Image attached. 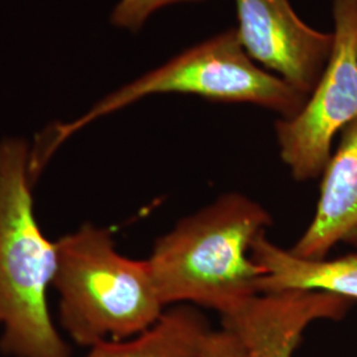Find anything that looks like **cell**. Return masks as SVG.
<instances>
[{"label":"cell","instance_id":"6da1fadb","mask_svg":"<svg viewBox=\"0 0 357 357\" xmlns=\"http://www.w3.org/2000/svg\"><path fill=\"white\" fill-rule=\"evenodd\" d=\"M270 225L268 211L238 192L184 217L158 238L147 259L162 303L224 315L259 294L265 270L253 261L252 245Z\"/></svg>","mask_w":357,"mask_h":357},{"label":"cell","instance_id":"7a4b0ae2","mask_svg":"<svg viewBox=\"0 0 357 357\" xmlns=\"http://www.w3.org/2000/svg\"><path fill=\"white\" fill-rule=\"evenodd\" d=\"M29 159L26 142L0 143V351L11 357H70L47 301L57 246L35 216Z\"/></svg>","mask_w":357,"mask_h":357},{"label":"cell","instance_id":"3957f363","mask_svg":"<svg viewBox=\"0 0 357 357\" xmlns=\"http://www.w3.org/2000/svg\"><path fill=\"white\" fill-rule=\"evenodd\" d=\"M56 246L60 323L76 344L126 340L166 311L147 261L118 253L109 230L85 224Z\"/></svg>","mask_w":357,"mask_h":357},{"label":"cell","instance_id":"277c9868","mask_svg":"<svg viewBox=\"0 0 357 357\" xmlns=\"http://www.w3.org/2000/svg\"><path fill=\"white\" fill-rule=\"evenodd\" d=\"M166 93L193 94L221 102L253 103L281 118L294 116L307 101V96L281 77L255 64L243 48L237 28H230L105 97L76 121L51 128L44 146L31 155L32 171L40 175L53 153L93 121L144 97Z\"/></svg>","mask_w":357,"mask_h":357},{"label":"cell","instance_id":"5b68a950","mask_svg":"<svg viewBox=\"0 0 357 357\" xmlns=\"http://www.w3.org/2000/svg\"><path fill=\"white\" fill-rule=\"evenodd\" d=\"M331 56L303 107L275 123L282 160L298 181L321 175L332 142L357 119V0H333Z\"/></svg>","mask_w":357,"mask_h":357},{"label":"cell","instance_id":"8992f818","mask_svg":"<svg viewBox=\"0 0 357 357\" xmlns=\"http://www.w3.org/2000/svg\"><path fill=\"white\" fill-rule=\"evenodd\" d=\"M234 1L245 51L308 97L331 56L333 35L307 26L290 0Z\"/></svg>","mask_w":357,"mask_h":357},{"label":"cell","instance_id":"52a82bcc","mask_svg":"<svg viewBox=\"0 0 357 357\" xmlns=\"http://www.w3.org/2000/svg\"><path fill=\"white\" fill-rule=\"evenodd\" d=\"M354 303L323 291L257 294L221 315V320L246 357H293L311 323L343 319Z\"/></svg>","mask_w":357,"mask_h":357},{"label":"cell","instance_id":"ba28073f","mask_svg":"<svg viewBox=\"0 0 357 357\" xmlns=\"http://www.w3.org/2000/svg\"><path fill=\"white\" fill-rule=\"evenodd\" d=\"M321 176L314 218L290 249L303 259H324L340 243L357 248V119L342 131Z\"/></svg>","mask_w":357,"mask_h":357},{"label":"cell","instance_id":"9c48e42d","mask_svg":"<svg viewBox=\"0 0 357 357\" xmlns=\"http://www.w3.org/2000/svg\"><path fill=\"white\" fill-rule=\"evenodd\" d=\"M252 258L265 270L258 283L259 294L308 290L357 301V252L335 259H303L262 233L252 245Z\"/></svg>","mask_w":357,"mask_h":357},{"label":"cell","instance_id":"30bf717a","mask_svg":"<svg viewBox=\"0 0 357 357\" xmlns=\"http://www.w3.org/2000/svg\"><path fill=\"white\" fill-rule=\"evenodd\" d=\"M212 331L204 315L190 305L169 308L149 330L131 340L103 342L86 357H202Z\"/></svg>","mask_w":357,"mask_h":357},{"label":"cell","instance_id":"8fae6325","mask_svg":"<svg viewBox=\"0 0 357 357\" xmlns=\"http://www.w3.org/2000/svg\"><path fill=\"white\" fill-rule=\"evenodd\" d=\"M203 0H121L112 15L113 24L138 31L155 11L176 3H197Z\"/></svg>","mask_w":357,"mask_h":357},{"label":"cell","instance_id":"7c38bea8","mask_svg":"<svg viewBox=\"0 0 357 357\" xmlns=\"http://www.w3.org/2000/svg\"><path fill=\"white\" fill-rule=\"evenodd\" d=\"M202 357H246V355L238 340L230 332L221 328L220 331L209 332Z\"/></svg>","mask_w":357,"mask_h":357}]
</instances>
